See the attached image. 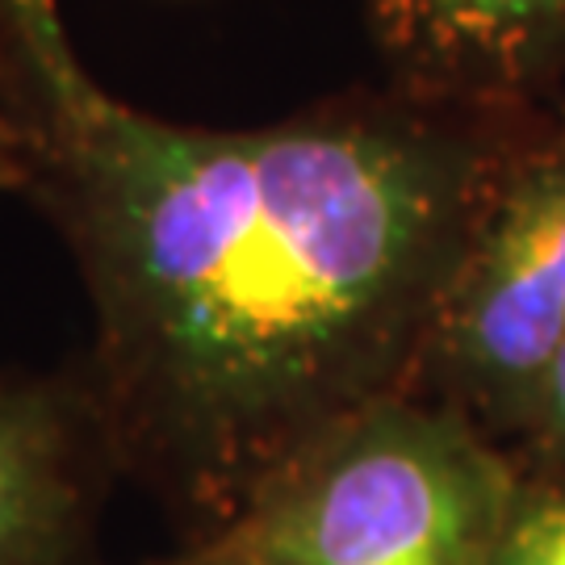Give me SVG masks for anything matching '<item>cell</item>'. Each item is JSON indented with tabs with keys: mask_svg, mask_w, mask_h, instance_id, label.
I'll list each match as a JSON object with an SVG mask.
<instances>
[{
	"mask_svg": "<svg viewBox=\"0 0 565 565\" xmlns=\"http://www.w3.org/2000/svg\"><path fill=\"white\" fill-rule=\"evenodd\" d=\"M0 88L25 202L60 231L93 315L84 377L184 541L343 415L411 390L427 327L536 114L394 84L260 126H184L114 97L60 0H0Z\"/></svg>",
	"mask_w": 565,
	"mask_h": 565,
	"instance_id": "obj_1",
	"label": "cell"
},
{
	"mask_svg": "<svg viewBox=\"0 0 565 565\" xmlns=\"http://www.w3.org/2000/svg\"><path fill=\"white\" fill-rule=\"evenodd\" d=\"M565 340V105L507 156L445 285L411 394L461 411L503 448Z\"/></svg>",
	"mask_w": 565,
	"mask_h": 565,
	"instance_id": "obj_3",
	"label": "cell"
},
{
	"mask_svg": "<svg viewBox=\"0 0 565 565\" xmlns=\"http://www.w3.org/2000/svg\"><path fill=\"white\" fill-rule=\"evenodd\" d=\"M385 84L424 102L532 114L562 105L565 0H364Z\"/></svg>",
	"mask_w": 565,
	"mask_h": 565,
	"instance_id": "obj_5",
	"label": "cell"
},
{
	"mask_svg": "<svg viewBox=\"0 0 565 565\" xmlns=\"http://www.w3.org/2000/svg\"><path fill=\"white\" fill-rule=\"evenodd\" d=\"M515 490L494 436L403 390L285 457L223 541L256 565H494Z\"/></svg>",
	"mask_w": 565,
	"mask_h": 565,
	"instance_id": "obj_2",
	"label": "cell"
},
{
	"mask_svg": "<svg viewBox=\"0 0 565 565\" xmlns=\"http://www.w3.org/2000/svg\"><path fill=\"white\" fill-rule=\"evenodd\" d=\"M494 565H565V482L520 473Z\"/></svg>",
	"mask_w": 565,
	"mask_h": 565,
	"instance_id": "obj_6",
	"label": "cell"
},
{
	"mask_svg": "<svg viewBox=\"0 0 565 565\" xmlns=\"http://www.w3.org/2000/svg\"><path fill=\"white\" fill-rule=\"evenodd\" d=\"M142 565H256V562L243 548L231 545V541L214 536V541H184L181 553H168V557H156V562H142Z\"/></svg>",
	"mask_w": 565,
	"mask_h": 565,
	"instance_id": "obj_9",
	"label": "cell"
},
{
	"mask_svg": "<svg viewBox=\"0 0 565 565\" xmlns=\"http://www.w3.org/2000/svg\"><path fill=\"white\" fill-rule=\"evenodd\" d=\"M21 193H25V151L9 97L0 88V198H21Z\"/></svg>",
	"mask_w": 565,
	"mask_h": 565,
	"instance_id": "obj_8",
	"label": "cell"
},
{
	"mask_svg": "<svg viewBox=\"0 0 565 565\" xmlns=\"http://www.w3.org/2000/svg\"><path fill=\"white\" fill-rule=\"evenodd\" d=\"M121 465L81 361L0 369V565H97Z\"/></svg>",
	"mask_w": 565,
	"mask_h": 565,
	"instance_id": "obj_4",
	"label": "cell"
},
{
	"mask_svg": "<svg viewBox=\"0 0 565 565\" xmlns=\"http://www.w3.org/2000/svg\"><path fill=\"white\" fill-rule=\"evenodd\" d=\"M524 478H553L565 482V340L548 364L545 382L532 398L520 436L507 448Z\"/></svg>",
	"mask_w": 565,
	"mask_h": 565,
	"instance_id": "obj_7",
	"label": "cell"
}]
</instances>
